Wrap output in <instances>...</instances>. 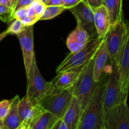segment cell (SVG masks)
<instances>
[{"label":"cell","mask_w":129,"mask_h":129,"mask_svg":"<svg viewBox=\"0 0 129 129\" xmlns=\"http://www.w3.org/2000/svg\"><path fill=\"white\" fill-rule=\"evenodd\" d=\"M108 71L100 81L93 96L82 112L76 129H103L105 118L103 107V94Z\"/></svg>","instance_id":"6da1fadb"},{"label":"cell","mask_w":129,"mask_h":129,"mask_svg":"<svg viewBox=\"0 0 129 129\" xmlns=\"http://www.w3.org/2000/svg\"><path fill=\"white\" fill-rule=\"evenodd\" d=\"M104 38L105 37H101L90 39L83 49L69 54L57 68V74L87 65L94 58Z\"/></svg>","instance_id":"7a4b0ae2"},{"label":"cell","mask_w":129,"mask_h":129,"mask_svg":"<svg viewBox=\"0 0 129 129\" xmlns=\"http://www.w3.org/2000/svg\"><path fill=\"white\" fill-rule=\"evenodd\" d=\"M27 78V90L26 96L32 102L39 103L55 89L54 80L46 81L42 76L35 56L34 57Z\"/></svg>","instance_id":"3957f363"},{"label":"cell","mask_w":129,"mask_h":129,"mask_svg":"<svg viewBox=\"0 0 129 129\" xmlns=\"http://www.w3.org/2000/svg\"><path fill=\"white\" fill-rule=\"evenodd\" d=\"M93 66V59L86 66L75 83L70 87L73 95L80 103L81 113L90 101L100 83L94 81Z\"/></svg>","instance_id":"277c9868"},{"label":"cell","mask_w":129,"mask_h":129,"mask_svg":"<svg viewBox=\"0 0 129 129\" xmlns=\"http://www.w3.org/2000/svg\"><path fill=\"white\" fill-rule=\"evenodd\" d=\"M73 96L70 88L62 90L55 88L39 103L44 110L50 112L57 119L62 120L70 105Z\"/></svg>","instance_id":"5b68a950"},{"label":"cell","mask_w":129,"mask_h":129,"mask_svg":"<svg viewBox=\"0 0 129 129\" xmlns=\"http://www.w3.org/2000/svg\"><path fill=\"white\" fill-rule=\"evenodd\" d=\"M122 103L120 87L117 62L112 60L103 94V107L106 113L115 106Z\"/></svg>","instance_id":"8992f818"},{"label":"cell","mask_w":129,"mask_h":129,"mask_svg":"<svg viewBox=\"0 0 129 129\" xmlns=\"http://www.w3.org/2000/svg\"><path fill=\"white\" fill-rule=\"evenodd\" d=\"M129 36L128 24L123 19L110 26L104 42L112 60H117L125 40Z\"/></svg>","instance_id":"52a82bcc"},{"label":"cell","mask_w":129,"mask_h":129,"mask_svg":"<svg viewBox=\"0 0 129 129\" xmlns=\"http://www.w3.org/2000/svg\"><path fill=\"white\" fill-rule=\"evenodd\" d=\"M115 61L118 69L122 102L127 103L129 86V36L125 40Z\"/></svg>","instance_id":"ba28073f"},{"label":"cell","mask_w":129,"mask_h":129,"mask_svg":"<svg viewBox=\"0 0 129 129\" xmlns=\"http://www.w3.org/2000/svg\"><path fill=\"white\" fill-rule=\"evenodd\" d=\"M69 10L76 19L78 25L88 33L90 39L98 37L94 22V11L90 6L81 1Z\"/></svg>","instance_id":"9c48e42d"},{"label":"cell","mask_w":129,"mask_h":129,"mask_svg":"<svg viewBox=\"0 0 129 129\" xmlns=\"http://www.w3.org/2000/svg\"><path fill=\"white\" fill-rule=\"evenodd\" d=\"M103 129H129V109L127 103H120L105 115Z\"/></svg>","instance_id":"30bf717a"},{"label":"cell","mask_w":129,"mask_h":129,"mask_svg":"<svg viewBox=\"0 0 129 129\" xmlns=\"http://www.w3.org/2000/svg\"><path fill=\"white\" fill-rule=\"evenodd\" d=\"M18 110L21 125L27 129L30 128L33 122L45 111L40 103L32 102L26 96L20 100Z\"/></svg>","instance_id":"8fae6325"},{"label":"cell","mask_w":129,"mask_h":129,"mask_svg":"<svg viewBox=\"0 0 129 129\" xmlns=\"http://www.w3.org/2000/svg\"><path fill=\"white\" fill-rule=\"evenodd\" d=\"M20 41V46L22 50L24 66L26 77L28 75L34 54V25L25 26L21 32L16 35Z\"/></svg>","instance_id":"7c38bea8"},{"label":"cell","mask_w":129,"mask_h":129,"mask_svg":"<svg viewBox=\"0 0 129 129\" xmlns=\"http://www.w3.org/2000/svg\"><path fill=\"white\" fill-rule=\"evenodd\" d=\"M111 61L112 59L103 40L93 58V73L94 81L99 82L101 80L103 75L107 73L105 72L106 69L110 66Z\"/></svg>","instance_id":"4fadbf2b"},{"label":"cell","mask_w":129,"mask_h":129,"mask_svg":"<svg viewBox=\"0 0 129 129\" xmlns=\"http://www.w3.org/2000/svg\"><path fill=\"white\" fill-rule=\"evenodd\" d=\"M90 40L88 33L77 25L76 28L71 33L67 39V46L71 53H74L83 49Z\"/></svg>","instance_id":"5bb4252c"},{"label":"cell","mask_w":129,"mask_h":129,"mask_svg":"<svg viewBox=\"0 0 129 129\" xmlns=\"http://www.w3.org/2000/svg\"><path fill=\"white\" fill-rule=\"evenodd\" d=\"M86 66L76 69H70L57 74V76L53 79L55 88L59 90H62L71 87L78 79L81 73Z\"/></svg>","instance_id":"9a60e30c"},{"label":"cell","mask_w":129,"mask_h":129,"mask_svg":"<svg viewBox=\"0 0 129 129\" xmlns=\"http://www.w3.org/2000/svg\"><path fill=\"white\" fill-rule=\"evenodd\" d=\"M81 115V107L79 100L73 96L71 102L62 120L68 129H76Z\"/></svg>","instance_id":"2e32d148"},{"label":"cell","mask_w":129,"mask_h":129,"mask_svg":"<svg viewBox=\"0 0 129 129\" xmlns=\"http://www.w3.org/2000/svg\"><path fill=\"white\" fill-rule=\"evenodd\" d=\"M94 22L98 37H105L110 28L108 11L104 5L94 10Z\"/></svg>","instance_id":"e0dca14e"},{"label":"cell","mask_w":129,"mask_h":129,"mask_svg":"<svg viewBox=\"0 0 129 129\" xmlns=\"http://www.w3.org/2000/svg\"><path fill=\"white\" fill-rule=\"evenodd\" d=\"M20 97L16 95L13 98L11 108L7 116L3 120V127L7 129H16L21 125V121L18 114V105Z\"/></svg>","instance_id":"ac0fdd59"},{"label":"cell","mask_w":129,"mask_h":129,"mask_svg":"<svg viewBox=\"0 0 129 129\" xmlns=\"http://www.w3.org/2000/svg\"><path fill=\"white\" fill-rule=\"evenodd\" d=\"M122 1L123 0H103V5L108 11L110 26L122 20Z\"/></svg>","instance_id":"d6986e66"},{"label":"cell","mask_w":129,"mask_h":129,"mask_svg":"<svg viewBox=\"0 0 129 129\" xmlns=\"http://www.w3.org/2000/svg\"><path fill=\"white\" fill-rule=\"evenodd\" d=\"M59 119L50 112L45 110L33 122L29 129H49Z\"/></svg>","instance_id":"ffe728a7"},{"label":"cell","mask_w":129,"mask_h":129,"mask_svg":"<svg viewBox=\"0 0 129 129\" xmlns=\"http://www.w3.org/2000/svg\"><path fill=\"white\" fill-rule=\"evenodd\" d=\"M66 9L61 6H46L40 20H50L61 14Z\"/></svg>","instance_id":"44dd1931"},{"label":"cell","mask_w":129,"mask_h":129,"mask_svg":"<svg viewBox=\"0 0 129 129\" xmlns=\"http://www.w3.org/2000/svg\"><path fill=\"white\" fill-rule=\"evenodd\" d=\"M13 8L0 5V19L5 23H9L13 20Z\"/></svg>","instance_id":"7402d4cb"},{"label":"cell","mask_w":129,"mask_h":129,"mask_svg":"<svg viewBox=\"0 0 129 129\" xmlns=\"http://www.w3.org/2000/svg\"><path fill=\"white\" fill-rule=\"evenodd\" d=\"M25 26H24L23 24L22 23V22L20 20L15 19L10 24L8 28L6 31H7L8 35L9 34L17 35V34L21 32L25 29Z\"/></svg>","instance_id":"603a6c76"},{"label":"cell","mask_w":129,"mask_h":129,"mask_svg":"<svg viewBox=\"0 0 129 129\" xmlns=\"http://www.w3.org/2000/svg\"><path fill=\"white\" fill-rule=\"evenodd\" d=\"M13 101V98L11 100H4L0 102V119L3 120L7 116Z\"/></svg>","instance_id":"cb8c5ba5"},{"label":"cell","mask_w":129,"mask_h":129,"mask_svg":"<svg viewBox=\"0 0 129 129\" xmlns=\"http://www.w3.org/2000/svg\"><path fill=\"white\" fill-rule=\"evenodd\" d=\"M32 3L35 6V11L36 16L39 18V20H40V18L41 17L42 15L44 13V11H45L46 5L40 2V0H35Z\"/></svg>","instance_id":"d4e9b609"},{"label":"cell","mask_w":129,"mask_h":129,"mask_svg":"<svg viewBox=\"0 0 129 129\" xmlns=\"http://www.w3.org/2000/svg\"><path fill=\"white\" fill-rule=\"evenodd\" d=\"M26 16H27V13H26V7L21 8L16 10L15 11H14L13 15V19H17L20 21Z\"/></svg>","instance_id":"484cf974"},{"label":"cell","mask_w":129,"mask_h":129,"mask_svg":"<svg viewBox=\"0 0 129 129\" xmlns=\"http://www.w3.org/2000/svg\"><path fill=\"white\" fill-rule=\"evenodd\" d=\"M35 0H17L13 8V13L21 8L26 7L31 5Z\"/></svg>","instance_id":"4316f807"},{"label":"cell","mask_w":129,"mask_h":129,"mask_svg":"<svg viewBox=\"0 0 129 129\" xmlns=\"http://www.w3.org/2000/svg\"><path fill=\"white\" fill-rule=\"evenodd\" d=\"M39 20V18L37 17V16H27L26 17H25V18L23 19L22 20H21V21L22 22V23L23 24V25L25 26H31V25H34L37 21H38Z\"/></svg>","instance_id":"83f0119b"},{"label":"cell","mask_w":129,"mask_h":129,"mask_svg":"<svg viewBox=\"0 0 129 129\" xmlns=\"http://www.w3.org/2000/svg\"><path fill=\"white\" fill-rule=\"evenodd\" d=\"M83 0H63L61 6L64 7L66 10H69L78 5Z\"/></svg>","instance_id":"f1b7e54d"},{"label":"cell","mask_w":129,"mask_h":129,"mask_svg":"<svg viewBox=\"0 0 129 129\" xmlns=\"http://www.w3.org/2000/svg\"><path fill=\"white\" fill-rule=\"evenodd\" d=\"M94 11L96 8L103 5V0H83Z\"/></svg>","instance_id":"f546056e"},{"label":"cell","mask_w":129,"mask_h":129,"mask_svg":"<svg viewBox=\"0 0 129 129\" xmlns=\"http://www.w3.org/2000/svg\"><path fill=\"white\" fill-rule=\"evenodd\" d=\"M26 13H27V16H37L35 11V6L31 3L29 6H26Z\"/></svg>","instance_id":"4dcf8cb0"},{"label":"cell","mask_w":129,"mask_h":129,"mask_svg":"<svg viewBox=\"0 0 129 129\" xmlns=\"http://www.w3.org/2000/svg\"><path fill=\"white\" fill-rule=\"evenodd\" d=\"M63 0H47L45 5L46 6H61Z\"/></svg>","instance_id":"1f68e13d"},{"label":"cell","mask_w":129,"mask_h":129,"mask_svg":"<svg viewBox=\"0 0 129 129\" xmlns=\"http://www.w3.org/2000/svg\"><path fill=\"white\" fill-rule=\"evenodd\" d=\"M0 5H4V6H8V7H10L13 8V5L11 4V2L10 0H0Z\"/></svg>","instance_id":"d6a6232c"},{"label":"cell","mask_w":129,"mask_h":129,"mask_svg":"<svg viewBox=\"0 0 129 129\" xmlns=\"http://www.w3.org/2000/svg\"><path fill=\"white\" fill-rule=\"evenodd\" d=\"M61 121V120H59L57 121L54 125L51 127V128L49 129H59V125H60V122Z\"/></svg>","instance_id":"836d02e7"},{"label":"cell","mask_w":129,"mask_h":129,"mask_svg":"<svg viewBox=\"0 0 129 129\" xmlns=\"http://www.w3.org/2000/svg\"><path fill=\"white\" fill-rule=\"evenodd\" d=\"M59 129H68V127H67L66 123L63 122L61 120L60 122V125H59Z\"/></svg>","instance_id":"e575fe53"},{"label":"cell","mask_w":129,"mask_h":129,"mask_svg":"<svg viewBox=\"0 0 129 129\" xmlns=\"http://www.w3.org/2000/svg\"><path fill=\"white\" fill-rule=\"evenodd\" d=\"M8 35V34L7 31H6V30H5V31H3V32L1 33V34H0V42H1L4 38L6 37Z\"/></svg>","instance_id":"d590c367"},{"label":"cell","mask_w":129,"mask_h":129,"mask_svg":"<svg viewBox=\"0 0 129 129\" xmlns=\"http://www.w3.org/2000/svg\"><path fill=\"white\" fill-rule=\"evenodd\" d=\"M10 1H11V4H12L13 7L14 8V6H15V3H16V1H17V0H10Z\"/></svg>","instance_id":"8d00e7d4"},{"label":"cell","mask_w":129,"mask_h":129,"mask_svg":"<svg viewBox=\"0 0 129 129\" xmlns=\"http://www.w3.org/2000/svg\"><path fill=\"white\" fill-rule=\"evenodd\" d=\"M3 127V120L0 119V128Z\"/></svg>","instance_id":"74e56055"},{"label":"cell","mask_w":129,"mask_h":129,"mask_svg":"<svg viewBox=\"0 0 129 129\" xmlns=\"http://www.w3.org/2000/svg\"><path fill=\"white\" fill-rule=\"evenodd\" d=\"M16 129H27V128H26L25 127H24V126L21 125H20V127H18V128H16Z\"/></svg>","instance_id":"f35d334b"},{"label":"cell","mask_w":129,"mask_h":129,"mask_svg":"<svg viewBox=\"0 0 129 129\" xmlns=\"http://www.w3.org/2000/svg\"><path fill=\"white\" fill-rule=\"evenodd\" d=\"M47 1V0H40V2H42V3H44V4H45V3H46Z\"/></svg>","instance_id":"ab89813d"},{"label":"cell","mask_w":129,"mask_h":129,"mask_svg":"<svg viewBox=\"0 0 129 129\" xmlns=\"http://www.w3.org/2000/svg\"><path fill=\"white\" fill-rule=\"evenodd\" d=\"M0 129H7V128H5V127H1V128H0Z\"/></svg>","instance_id":"60d3db41"}]
</instances>
